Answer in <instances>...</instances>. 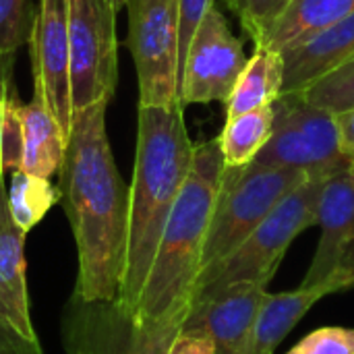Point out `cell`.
I'll list each match as a JSON object with an SVG mask.
<instances>
[{
	"mask_svg": "<svg viewBox=\"0 0 354 354\" xmlns=\"http://www.w3.org/2000/svg\"><path fill=\"white\" fill-rule=\"evenodd\" d=\"M108 104L100 102L73 114L58 170V201L77 245L75 297L89 305H116L129 243V189L106 135Z\"/></svg>",
	"mask_w": 354,
	"mask_h": 354,
	"instance_id": "obj_1",
	"label": "cell"
},
{
	"mask_svg": "<svg viewBox=\"0 0 354 354\" xmlns=\"http://www.w3.org/2000/svg\"><path fill=\"white\" fill-rule=\"evenodd\" d=\"M354 12V0H290L259 48L288 52Z\"/></svg>",
	"mask_w": 354,
	"mask_h": 354,
	"instance_id": "obj_16",
	"label": "cell"
},
{
	"mask_svg": "<svg viewBox=\"0 0 354 354\" xmlns=\"http://www.w3.org/2000/svg\"><path fill=\"white\" fill-rule=\"evenodd\" d=\"M21 124V168L33 176H54L64 160L66 133L56 120L54 112L46 104L44 95L33 91V100L27 106H19Z\"/></svg>",
	"mask_w": 354,
	"mask_h": 354,
	"instance_id": "obj_15",
	"label": "cell"
},
{
	"mask_svg": "<svg viewBox=\"0 0 354 354\" xmlns=\"http://www.w3.org/2000/svg\"><path fill=\"white\" fill-rule=\"evenodd\" d=\"M25 236L6 201L4 174H0V317L10 322L19 332L37 338L31 324L27 276H25Z\"/></svg>",
	"mask_w": 354,
	"mask_h": 354,
	"instance_id": "obj_13",
	"label": "cell"
},
{
	"mask_svg": "<svg viewBox=\"0 0 354 354\" xmlns=\"http://www.w3.org/2000/svg\"><path fill=\"white\" fill-rule=\"evenodd\" d=\"M247 62L241 39L214 4L189 46L178 85L180 104H228Z\"/></svg>",
	"mask_w": 354,
	"mask_h": 354,
	"instance_id": "obj_9",
	"label": "cell"
},
{
	"mask_svg": "<svg viewBox=\"0 0 354 354\" xmlns=\"http://www.w3.org/2000/svg\"><path fill=\"white\" fill-rule=\"evenodd\" d=\"M284 56L282 91H303L324 75L354 60V12L311 37L309 41L288 50Z\"/></svg>",
	"mask_w": 354,
	"mask_h": 354,
	"instance_id": "obj_14",
	"label": "cell"
},
{
	"mask_svg": "<svg viewBox=\"0 0 354 354\" xmlns=\"http://www.w3.org/2000/svg\"><path fill=\"white\" fill-rule=\"evenodd\" d=\"M112 4L120 10L122 6H127V4H129V0H112Z\"/></svg>",
	"mask_w": 354,
	"mask_h": 354,
	"instance_id": "obj_32",
	"label": "cell"
},
{
	"mask_svg": "<svg viewBox=\"0 0 354 354\" xmlns=\"http://www.w3.org/2000/svg\"><path fill=\"white\" fill-rule=\"evenodd\" d=\"M322 236L301 286L354 288V174L340 172L324 183L317 212Z\"/></svg>",
	"mask_w": 354,
	"mask_h": 354,
	"instance_id": "obj_10",
	"label": "cell"
},
{
	"mask_svg": "<svg viewBox=\"0 0 354 354\" xmlns=\"http://www.w3.org/2000/svg\"><path fill=\"white\" fill-rule=\"evenodd\" d=\"M6 201L15 224L23 232H29L58 201V189L52 187L50 178L15 170L10 174V187L6 189Z\"/></svg>",
	"mask_w": 354,
	"mask_h": 354,
	"instance_id": "obj_20",
	"label": "cell"
},
{
	"mask_svg": "<svg viewBox=\"0 0 354 354\" xmlns=\"http://www.w3.org/2000/svg\"><path fill=\"white\" fill-rule=\"evenodd\" d=\"M303 95L332 114L354 110V60L317 79L313 85L303 89Z\"/></svg>",
	"mask_w": 354,
	"mask_h": 354,
	"instance_id": "obj_22",
	"label": "cell"
},
{
	"mask_svg": "<svg viewBox=\"0 0 354 354\" xmlns=\"http://www.w3.org/2000/svg\"><path fill=\"white\" fill-rule=\"evenodd\" d=\"M334 295L326 284L311 288H297L290 292H266L251 342V354H274L280 342L295 330V326L309 313V309L324 297Z\"/></svg>",
	"mask_w": 354,
	"mask_h": 354,
	"instance_id": "obj_17",
	"label": "cell"
},
{
	"mask_svg": "<svg viewBox=\"0 0 354 354\" xmlns=\"http://www.w3.org/2000/svg\"><path fill=\"white\" fill-rule=\"evenodd\" d=\"M284 87V56L268 48H255L228 100V116L272 106Z\"/></svg>",
	"mask_w": 354,
	"mask_h": 354,
	"instance_id": "obj_18",
	"label": "cell"
},
{
	"mask_svg": "<svg viewBox=\"0 0 354 354\" xmlns=\"http://www.w3.org/2000/svg\"><path fill=\"white\" fill-rule=\"evenodd\" d=\"M19 106L10 95V79L0 77V174L21 168Z\"/></svg>",
	"mask_w": 354,
	"mask_h": 354,
	"instance_id": "obj_23",
	"label": "cell"
},
{
	"mask_svg": "<svg viewBox=\"0 0 354 354\" xmlns=\"http://www.w3.org/2000/svg\"><path fill=\"white\" fill-rule=\"evenodd\" d=\"M214 4V0H178V85L189 46Z\"/></svg>",
	"mask_w": 354,
	"mask_h": 354,
	"instance_id": "obj_27",
	"label": "cell"
},
{
	"mask_svg": "<svg viewBox=\"0 0 354 354\" xmlns=\"http://www.w3.org/2000/svg\"><path fill=\"white\" fill-rule=\"evenodd\" d=\"M191 301H185L164 315L139 324H131L133 336L127 354H170V348L189 317Z\"/></svg>",
	"mask_w": 354,
	"mask_h": 354,
	"instance_id": "obj_21",
	"label": "cell"
},
{
	"mask_svg": "<svg viewBox=\"0 0 354 354\" xmlns=\"http://www.w3.org/2000/svg\"><path fill=\"white\" fill-rule=\"evenodd\" d=\"M170 354H216L214 342L205 332L183 330L174 340Z\"/></svg>",
	"mask_w": 354,
	"mask_h": 354,
	"instance_id": "obj_29",
	"label": "cell"
},
{
	"mask_svg": "<svg viewBox=\"0 0 354 354\" xmlns=\"http://www.w3.org/2000/svg\"><path fill=\"white\" fill-rule=\"evenodd\" d=\"M0 354H44L39 340L19 332L10 322L0 317Z\"/></svg>",
	"mask_w": 354,
	"mask_h": 354,
	"instance_id": "obj_28",
	"label": "cell"
},
{
	"mask_svg": "<svg viewBox=\"0 0 354 354\" xmlns=\"http://www.w3.org/2000/svg\"><path fill=\"white\" fill-rule=\"evenodd\" d=\"M12 60L15 54H0V77H8L12 75Z\"/></svg>",
	"mask_w": 354,
	"mask_h": 354,
	"instance_id": "obj_31",
	"label": "cell"
},
{
	"mask_svg": "<svg viewBox=\"0 0 354 354\" xmlns=\"http://www.w3.org/2000/svg\"><path fill=\"white\" fill-rule=\"evenodd\" d=\"M334 116H336L342 153L346 156V160L351 164V172L354 174V110H346V112H340Z\"/></svg>",
	"mask_w": 354,
	"mask_h": 354,
	"instance_id": "obj_30",
	"label": "cell"
},
{
	"mask_svg": "<svg viewBox=\"0 0 354 354\" xmlns=\"http://www.w3.org/2000/svg\"><path fill=\"white\" fill-rule=\"evenodd\" d=\"M222 172L220 139L195 145L191 172L166 220L137 311L129 324L156 319L172 307L193 301Z\"/></svg>",
	"mask_w": 354,
	"mask_h": 354,
	"instance_id": "obj_3",
	"label": "cell"
},
{
	"mask_svg": "<svg viewBox=\"0 0 354 354\" xmlns=\"http://www.w3.org/2000/svg\"><path fill=\"white\" fill-rule=\"evenodd\" d=\"M35 10L29 0H0V54H15L29 44Z\"/></svg>",
	"mask_w": 354,
	"mask_h": 354,
	"instance_id": "obj_24",
	"label": "cell"
},
{
	"mask_svg": "<svg viewBox=\"0 0 354 354\" xmlns=\"http://www.w3.org/2000/svg\"><path fill=\"white\" fill-rule=\"evenodd\" d=\"M73 354H93V353H89V351H77V353H73Z\"/></svg>",
	"mask_w": 354,
	"mask_h": 354,
	"instance_id": "obj_33",
	"label": "cell"
},
{
	"mask_svg": "<svg viewBox=\"0 0 354 354\" xmlns=\"http://www.w3.org/2000/svg\"><path fill=\"white\" fill-rule=\"evenodd\" d=\"M272 108V137L251 162L253 166L292 168L315 180L351 172L332 112L305 100L303 91H282Z\"/></svg>",
	"mask_w": 354,
	"mask_h": 354,
	"instance_id": "obj_6",
	"label": "cell"
},
{
	"mask_svg": "<svg viewBox=\"0 0 354 354\" xmlns=\"http://www.w3.org/2000/svg\"><path fill=\"white\" fill-rule=\"evenodd\" d=\"M268 286L230 284L193 297L183 330L205 332L216 354H251L255 322Z\"/></svg>",
	"mask_w": 354,
	"mask_h": 354,
	"instance_id": "obj_12",
	"label": "cell"
},
{
	"mask_svg": "<svg viewBox=\"0 0 354 354\" xmlns=\"http://www.w3.org/2000/svg\"><path fill=\"white\" fill-rule=\"evenodd\" d=\"M288 2L290 0H226L230 10L241 19V25L253 39L255 48L263 44Z\"/></svg>",
	"mask_w": 354,
	"mask_h": 354,
	"instance_id": "obj_25",
	"label": "cell"
},
{
	"mask_svg": "<svg viewBox=\"0 0 354 354\" xmlns=\"http://www.w3.org/2000/svg\"><path fill=\"white\" fill-rule=\"evenodd\" d=\"M183 104L139 106L135 172L129 189L127 263L116 301L118 313L131 322L166 220L191 172L195 145L189 139Z\"/></svg>",
	"mask_w": 354,
	"mask_h": 354,
	"instance_id": "obj_2",
	"label": "cell"
},
{
	"mask_svg": "<svg viewBox=\"0 0 354 354\" xmlns=\"http://www.w3.org/2000/svg\"><path fill=\"white\" fill-rule=\"evenodd\" d=\"M29 46L33 91L44 95L68 137L73 127L68 0H39Z\"/></svg>",
	"mask_w": 354,
	"mask_h": 354,
	"instance_id": "obj_11",
	"label": "cell"
},
{
	"mask_svg": "<svg viewBox=\"0 0 354 354\" xmlns=\"http://www.w3.org/2000/svg\"><path fill=\"white\" fill-rule=\"evenodd\" d=\"M129 50L137 66L139 106L178 97V0H129Z\"/></svg>",
	"mask_w": 354,
	"mask_h": 354,
	"instance_id": "obj_8",
	"label": "cell"
},
{
	"mask_svg": "<svg viewBox=\"0 0 354 354\" xmlns=\"http://www.w3.org/2000/svg\"><path fill=\"white\" fill-rule=\"evenodd\" d=\"M284 354H354V330L319 328Z\"/></svg>",
	"mask_w": 354,
	"mask_h": 354,
	"instance_id": "obj_26",
	"label": "cell"
},
{
	"mask_svg": "<svg viewBox=\"0 0 354 354\" xmlns=\"http://www.w3.org/2000/svg\"><path fill=\"white\" fill-rule=\"evenodd\" d=\"M324 183L326 180L309 178L288 193L239 249L214 270L197 278L193 297L241 282L268 286L292 241L303 230L317 226Z\"/></svg>",
	"mask_w": 354,
	"mask_h": 354,
	"instance_id": "obj_4",
	"label": "cell"
},
{
	"mask_svg": "<svg viewBox=\"0 0 354 354\" xmlns=\"http://www.w3.org/2000/svg\"><path fill=\"white\" fill-rule=\"evenodd\" d=\"M305 180L309 176L292 168H261L253 164L243 168L224 166L199 276L214 270L239 249L272 209Z\"/></svg>",
	"mask_w": 354,
	"mask_h": 354,
	"instance_id": "obj_5",
	"label": "cell"
},
{
	"mask_svg": "<svg viewBox=\"0 0 354 354\" xmlns=\"http://www.w3.org/2000/svg\"><path fill=\"white\" fill-rule=\"evenodd\" d=\"M274 129V108L263 106L236 116H226L220 139L222 160L226 168L249 166L266 147Z\"/></svg>",
	"mask_w": 354,
	"mask_h": 354,
	"instance_id": "obj_19",
	"label": "cell"
},
{
	"mask_svg": "<svg viewBox=\"0 0 354 354\" xmlns=\"http://www.w3.org/2000/svg\"><path fill=\"white\" fill-rule=\"evenodd\" d=\"M118 8L112 0H68L73 114L110 102L118 81Z\"/></svg>",
	"mask_w": 354,
	"mask_h": 354,
	"instance_id": "obj_7",
	"label": "cell"
}]
</instances>
